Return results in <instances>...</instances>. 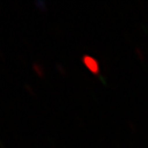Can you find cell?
Wrapping results in <instances>:
<instances>
[{
    "label": "cell",
    "mask_w": 148,
    "mask_h": 148,
    "mask_svg": "<svg viewBox=\"0 0 148 148\" xmlns=\"http://www.w3.org/2000/svg\"><path fill=\"white\" fill-rule=\"evenodd\" d=\"M83 63H84V65H85L89 70H91V71H93V72H96V71L98 70V65H97L96 61H95L91 56H89V55H84V57H83Z\"/></svg>",
    "instance_id": "obj_1"
},
{
    "label": "cell",
    "mask_w": 148,
    "mask_h": 148,
    "mask_svg": "<svg viewBox=\"0 0 148 148\" xmlns=\"http://www.w3.org/2000/svg\"><path fill=\"white\" fill-rule=\"evenodd\" d=\"M32 69L35 72V75L38 77H45L46 75V69L43 66V64H41L40 62H33L32 64Z\"/></svg>",
    "instance_id": "obj_2"
}]
</instances>
